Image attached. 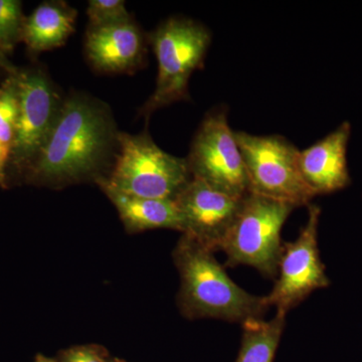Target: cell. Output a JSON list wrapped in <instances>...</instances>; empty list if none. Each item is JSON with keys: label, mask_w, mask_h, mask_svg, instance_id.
Segmentation results:
<instances>
[{"label": "cell", "mask_w": 362, "mask_h": 362, "mask_svg": "<svg viewBox=\"0 0 362 362\" xmlns=\"http://www.w3.org/2000/svg\"><path fill=\"white\" fill-rule=\"evenodd\" d=\"M180 275L178 302L187 318H214L245 323L263 319L266 297L255 296L235 284L214 252L183 235L173 252Z\"/></svg>", "instance_id": "2"}, {"label": "cell", "mask_w": 362, "mask_h": 362, "mask_svg": "<svg viewBox=\"0 0 362 362\" xmlns=\"http://www.w3.org/2000/svg\"><path fill=\"white\" fill-rule=\"evenodd\" d=\"M96 182L116 207L127 232L140 233L156 228L180 232V216L175 202L124 194L109 187L103 177L98 178Z\"/></svg>", "instance_id": "13"}, {"label": "cell", "mask_w": 362, "mask_h": 362, "mask_svg": "<svg viewBox=\"0 0 362 362\" xmlns=\"http://www.w3.org/2000/svg\"><path fill=\"white\" fill-rule=\"evenodd\" d=\"M88 4L89 26L111 25L132 20L126 8L125 1L122 0H90Z\"/></svg>", "instance_id": "18"}, {"label": "cell", "mask_w": 362, "mask_h": 362, "mask_svg": "<svg viewBox=\"0 0 362 362\" xmlns=\"http://www.w3.org/2000/svg\"><path fill=\"white\" fill-rule=\"evenodd\" d=\"M59 362H121L112 361L104 349L95 345L71 347L62 352Z\"/></svg>", "instance_id": "19"}, {"label": "cell", "mask_w": 362, "mask_h": 362, "mask_svg": "<svg viewBox=\"0 0 362 362\" xmlns=\"http://www.w3.org/2000/svg\"><path fill=\"white\" fill-rule=\"evenodd\" d=\"M119 133L108 105L74 93L63 101L45 144L23 173L26 181L64 187L103 177L118 151Z\"/></svg>", "instance_id": "1"}, {"label": "cell", "mask_w": 362, "mask_h": 362, "mask_svg": "<svg viewBox=\"0 0 362 362\" xmlns=\"http://www.w3.org/2000/svg\"><path fill=\"white\" fill-rule=\"evenodd\" d=\"M11 162V151L0 142V187L6 189L8 185L7 178V166Z\"/></svg>", "instance_id": "20"}, {"label": "cell", "mask_w": 362, "mask_h": 362, "mask_svg": "<svg viewBox=\"0 0 362 362\" xmlns=\"http://www.w3.org/2000/svg\"><path fill=\"white\" fill-rule=\"evenodd\" d=\"M109 187L131 197L175 201L192 180L187 158L170 156L157 146L148 132L119 133L118 151Z\"/></svg>", "instance_id": "3"}, {"label": "cell", "mask_w": 362, "mask_h": 362, "mask_svg": "<svg viewBox=\"0 0 362 362\" xmlns=\"http://www.w3.org/2000/svg\"><path fill=\"white\" fill-rule=\"evenodd\" d=\"M158 63L156 87L140 113L149 117L175 102L187 101L188 82L204 65L211 42L209 28L185 18H168L150 35Z\"/></svg>", "instance_id": "4"}, {"label": "cell", "mask_w": 362, "mask_h": 362, "mask_svg": "<svg viewBox=\"0 0 362 362\" xmlns=\"http://www.w3.org/2000/svg\"><path fill=\"white\" fill-rule=\"evenodd\" d=\"M77 11L64 1H45L25 18L21 42L35 54L61 47L75 30Z\"/></svg>", "instance_id": "14"}, {"label": "cell", "mask_w": 362, "mask_h": 362, "mask_svg": "<svg viewBox=\"0 0 362 362\" xmlns=\"http://www.w3.org/2000/svg\"><path fill=\"white\" fill-rule=\"evenodd\" d=\"M85 51L93 68L101 73H130L140 68L146 56V42L132 20L89 26Z\"/></svg>", "instance_id": "11"}, {"label": "cell", "mask_w": 362, "mask_h": 362, "mask_svg": "<svg viewBox=\"0 0 362 362\" xmlns=\"http://www.w3.org/2000/svg\"><path fill=\"white\" fill-rule=\"evenodd\" d=\"M0 69L7 71L8 75H11V74H14L18 71V69H16V66L9 62V59H7L6 54H4L1 49H0Z\"/></svg>", "instance_id": "21"}, {"label": "cell", "mask_w": 362, "mask_h": 362, "mask_svg": "<svg viewBox=\"0 0 362 362\" xmlns=\"http://www.w3.org/2000/svg\"><path fill=\"white\" fill-rule=\"evenodd\" d=\"M14 78L18 118L9 163L25 173L45 144L63 101L51 80L40 69L18 70Z\"/></svg>", "instance_id": "9"}, {"label": "cell", "mask_w": 362, "mask_h": 362, "mask_svg": "<svg viewBox=\"0 0 362 362\" xmlns=\"http://www.w3.org/2000/svg\"><path fill=\"white\" fill-rule=\"evenodd\" d=\"M187 160L192 178L239 199L251 192L244 159L225 108L214 109L204 116Z\"/></svg>", "instance_id": "7"}, {"label": "cell", "mask_w": 362, "mask_h": 362, "mask_svg": "<svg viewBox=\"0 0 362 362\" xmlns=\"http://www.w3.org/2000/svg\"><path fill=\"white\" fill-rule=\"evenodd\" d=\"M308 218L296 240L285 243L273 289L267 295L269 307L287 314L312 292L329 286L318 249L320 207L308 206Z\"/></svg>", "instance_id": "8"}, {"label": "cell", "mask_w": 362, "mask_h": 362, "mask_svg": "<svg viewBox=\"0 0 362 362\" xmlns=\"http://www.w3.org/2000/svg\"><path fill=\"white\" fill-rule=\"evenodd\" d=\"M14 74L8 75L0 88V142L11 154L18 118V95Z\"/></svg>", "instance_id": "16"}, {"label": "cell", "mask_w": 362, "mask_h": 362, "mask_svg": "<svg viewBox=\"0 0 362 362\" xmlns=\"http://www.w3.org/2000/svg\"><path fill=\"white\" fill-rule=\"evenodd\" d=\"M243 199L192 178L173 201L180 216V232L211 251L221 250L237 218Z\"/></svg>", "instance_id": "10"}, {"label": "cell", "mask_w": 362, "mask_h": 362, "mask_svg": "<svg viewBox=\"0 0 362 362\" xmlns=\"http://www.w3.org/2000/svg\"><path fill=\"white\" fill-rule=\"evenodd\" d=\"M286 315L277 311L271 320L256 319L243 323V337L235 362H274L284 332Z\"/></svg>", "instance_id": "15"}, {"label": "cell", "mask_w": 362, "mask_h": 362, "mask_svg": "<svg viewBox=\"0 0 362 362\" xmlns=\"http://www.w3.org/2000/svg\"><path fill=\"white\" fill-rule=\"evenodd\" d=\"M350 133L349 122H343L323 139L300 151V171L314 194H332L349 185L347 145Z\"/></svg>", "instance_id": "12"}, {"label": "cell", "mask_w": 362, "mask_h": 362, "mask_svg": "<svg viewBox=\"0 0 362 362\" xmlns=\"http://www.w3.org/2000/svg\"><path fill=\"white\" fill-rule=\"evenodd\" d=\"M296 209L287 202L250 192L243 199L235 223L221 246L226 265H246L277 278L283 247V226Z\"/></svg>", "instance_id": "5"}, {"label": "cell", "mask_w": 362, "mask_h": 362, "mask_svg": "<svg viewBox=\"0 0 362 362\" xmlns=\"http://www.w3.org/2000/svg\"><path fill=\"white\" fill-rule=\"evenodd\" d=\"M25 18L21 2L18 0H0V49L7 54L21 42Z\"/></svg>", "instance_id": "17"}, {"label": "cell", "mask_w": 362, "mask_h": 362, "mask_svg": "<svg viewBox=\"0 0 362 362\" xmlns=\"http://www.w3.org/2000/svg\"><path fill=\"white\" fill-rule=\"evenodd\" d=\"M35 362H57L54 359L49 358V357L42 356V354H37L35 357Z\"/></svg>", "instance_id": "22"}, {"label": "cell", "mask_w": 362, "mask_h": 362, "mask_svg": "<svg viewBox=\"0 0 362 362\" xmlns=\"http://www.w3.org/2000/svg\"><path fill=\"white\" fill-rule=\"evenodd\" d=\"M244 159L250 192L287 202L309 206L316 197L299 168L300 150L281 135L257 136L235 132Z\"/></svg>", "instance_id": "6"}]
</instances>
